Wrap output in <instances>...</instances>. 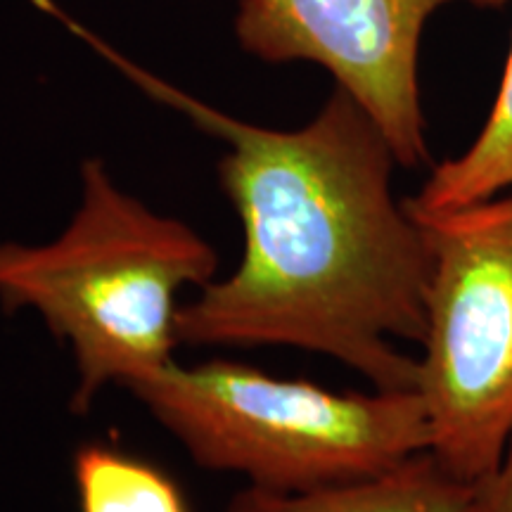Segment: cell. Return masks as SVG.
<instances>
[{
	"instance_id": "1",
	"label": "cell",
	"mask_w": 512,
	"mask_h": 512,
	"mask_svg": "<svg viewBox=\"0 0 512 512\" xmlns=\"http://www.w3.org/2000/svg\"><path fill=\"white\" fill-rule=\"evenodd\" d=\"M43 10L133 86L219 138V183L242 223L233 273L211 280L176 318L183 347H292L344 363L384 392L418 389L430 249L392 192V145L335 88L309 124L278 131L240 121L147 72L67 17Z\"/></svg>"
},
{
	"instance_id": "9",
	"label": "cell",
	"mask_w": 512,
	"mask_h": 512,
	"mask_svg": "<svg viewBox=\"0 0 512 512\" xmlns=\"http://www.w3.org/2000/svg\"><path fill=\"white\" fill-rule=\"evenodd\" d=\"M477 512H512V437L496 470L479 482Z\"/></svg>"
},
{
	"instance_id": "6",
	"label": "cell",
	"mask_w": 512,
	"mask_h": 512,
	"mask_svg": "<svg viewBox=\"0 0 512 512\" xmlns=\"http://www.w3.org/2000/svg\"><path fill=\"white\" fill-rule=\"evenodd\" d=\"M479 484L448 472L430 451L361 482L280 494L247 486L226 512H477Z\"/></svg>"
},
{
	"instance_id": "4",
	"label": "cell",
	"mask_w": 512,
	"mask_h": 512,
	"mask_svg": "<svg viewBox=\"0 0 512 512\" xmlns=\"http://www.w3.org/2000/svg\"><path fill=\"white\" fill-rule=\"evenodd\" d=\"M413 219L430 249L418 373L430 453L479 484L512 437V190Z\"/></svg>"
},
{
	"instance_id": "2",
	"label": "cell",
	"mask_w": 512,
	"mask_h": 512,
	"mask_svg": "<svg viewBox=\"0 0 512 512\" xmlns=\"http://www.w3.org/2000/svg\"><path fill=\"white\" fill-rule=\"evenodd\" d=\"M216 278V249L121 190L102 159L81 164V202L55 240L0 242V306L38 313L72 349L74 413L174 363L178 294Z\"/></svg>"
},
{
	"instance_id": "7",
	"label": "cell",
	"mask_w": 512,
	"mask_h": 512,
	"mask_svg": "<svg viewBox=\"0 0 512 512\" xmlns=\"http://www.w3.org/2000/svg\"><path fill=\"white\" fill-rule=\"evenodd\" d=\"M512 190V46L498 98L479 136L460 157L434 166L415 197L403 200L408 214H437L467 207Z\"/></svg>"
},
{
	"instance_id": "5",
	"label": "cell",
	"mask_w": 512,
	"mask_h": 512,
	"mask_svg": "<svg viewBox=\"0 0 512 512\" xmlns=\"http://www.w3.org/2000/svg\"><path fill=\"white\" fill-rule=\"evenodd\" d=\"M453 3L503 8L508 0H240L235 34L271 64L313 62L375 121L401 166L430 162L420 102V41L427 19Z\"/></svg>"
},
{
	"instance_id": "8",
	"label": "cell",
	"mask_w": 512,
	"mask_h": 512,
	"mask_svg": "<svg viewBox=\"0 0 512 512\" xmlns=\"http://www.w3.org/2000/svg\"><path fill=\"white\" fill-rule=\"evenodd\" d=\"M72 472L79 512H190L174 477L114 446H79Z\"/></svg>"
},
{
	"instance_id": "3",
	"label": "cell",
	"mask_w": 512,
	"mask_h": 512,
	"mask_svg": "<svg viewBox=\"0 0 512 512\" xmlns=\"http://www.w3.org/2000/svg\"><path fill=\"white\" fill-rule=\"evenodd\" d=\"M128 392L195 465L280 494L361 482L430 451L418 389L339 394L216 358L174 361Z\"/></svg>"
}]
</instances>
